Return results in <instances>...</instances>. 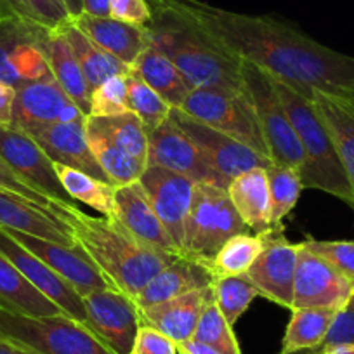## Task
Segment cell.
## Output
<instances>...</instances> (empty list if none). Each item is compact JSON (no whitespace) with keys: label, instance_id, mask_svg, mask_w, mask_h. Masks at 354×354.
Listing matches in <instances>:
<instances>
[{"label":"cell","instance_id":"6da1fadb","mask_svg":"<svg viewBox=\"0 0 354 354\" xmlns=\"http://www.w3.org/2000/svg\"><path fill=\"white\" fill-rule=\"evenodd\" d=\"M174 2L238 57L292 85L308 100L315 91L349 100L354 57L328 49L273 16L241 15L200 0Z\"/></svg>","mask_w":354,"mask_h":354},{"label":"cell","instance_id":"7a4b0ae2","mask_svg":"<svg viewBox=\"0 0 354 354\" xmlns=\"http://www.w3.org/2000/svg\"><path fill=\"white\" fill-rule=\"evenodd\" d=\"M71 230L75 243L93 259L117 290L136 299L142 288L170 262L185 254L167 252L139 240L115 217H94L77 205L53 207Z\"/></svg>","mask_w":354,"mask_h":354},{"label":"cell","instance_id":"3957f363","mask_svg":"<svg viewBox=\"0 0 354 354\" xmlns=\"http://www.w3.org/2000/svg\"><path fill=\"white\" fill-rule=\"evenodd\" d=\"M149 39L193 88H243V59L207 32L174 0H148Z\"/></svg>","mask_w":354,"mask_h":354},{"label":"cell","instance_id":"277c9868","mask_svg":"<svg viewBox=\"0 0 354 354\" xmlns=\"http://www.w3.org/2000/svg\"><path fill=\"white\" fill-rule=\"evenodd\" d=\"M273 84L304 149V165L299 170L302 188L328 193L354 210L353 189L328 129L313 101L274 77Z\"/></svg>","mask_w":354,"mask_h":354},{"label":"cell","instance_id":"5b68a950","mask_svg":"<svg viewBox=\"0 0 354 354\" xmlns=\"http://www.w3.org/2000/svg\"><path fill=\"white\" fill-rule=\"evenodd\" d=\"M0 339L37 354H115L91 326L68 315L28 316L2 306Z\"/></svg>","mask_w":354,"mask_h":354},{"label":"cell","instance_id":"8992f818","mask_svg":"<svg viewBox=\"0 0 354 354\" xmlns=\"http://www.w3.org/2000/svg\"><path fill=\"white\" fill-rule=\"evenodd\" d=\"M179 110L270 158L254 106L245 88H193Z\"/></svg>","mask_w":354,"mask_h":354},{"label":"cell","instance_id":"52a82bcc","mask_svg":"<svg viewBox=\"0 0 354 354\" xmlns=\"http://www.w3.org/2000/svg\"><path fill=\"white\" fill-rule=\"evenodd\" d=\"M248 233L247 224L234 209L227 189L196 185L185 227V255L212 261L230 238Z\"/></svg>","mask_w":354,"mask_h":354},{"label":"cell","instance_id":"ba28073f","mask_svg":"<svg viewBox=\"0 0 354 354\" xmlns=\"http://www.w3.org/2000/svg\"><path fill=\"white\" fill-rule=\"evenodd\" d=\"M243 88L254 106L270 158L277 165L301 170L304 149L274 88L273 77L262 68L243 61Z\"/></svg>","mask_w":354,"mask_h":354},{"label":"cell","instance_id":"9c48e42d","mask_svg":"<svg viewBox=\"0 0 354 354\" xmlns=\"http://www.w3.org/2000/svg\"><path fill=\"white\" fill-rule=\"evenodd\" d=\"M53 30L19 19H0V82L18 88L50 77L47 44Z\"/></svg>","mask_w":354,"mask_h":354},{"label":"cell","instance_id":"30bf717a","mask_svg":"<svg viewBox=\"0 0 354 354\" xmlns=\"http://www.w3.org/2000/svg\"><path fill=\"white\" fill-rule=\"evenodd\" d=\"M148 165H158L183 174L196 185H212L227 189L231 183L210 165L198 146L170 115L148 136Z\"/></svg>","mask_w":354,"mask_h":354},{"label":"cell","instance_id":"8fae6325","mask_svg":"<svg viewBox=\"0 0 354 354\" xmlns=\"http://www.w3.org/2000/svg\"><path fill=\"white\" fill-rule=\"evenodd\" d=\"M0 156L21 181L54 203L77 205L61 185L53 160L25 131L0 125Z\"/></svg>","mask_w":354,"mask_h":354},{"label":"cell","instance_id":"7c38bea8","mask_svg":"<svg viewBox=\"0 0 354 354\" xmlns=\"http://www.w3.org/2000/svg\"><path fill=\"white\" fill-rule=\"evenodd\" d=\"M84 306L87 326L115 354H131L139 326L142 325L141 309L134 299L117 288H106L85 295Z\"/></svg>","mask_w":354,"mask_h":354},{"label":"cell","instance_id":"4fadbf2b","mask_svg":"<svg viewBox=\"0 0 354 354\" xmlns=\"http://www.w3.org/2000/svg\"><path fill=\"white\" fill-rule=\"evenodd\" d=\"M301 243H292L283 230L264 231V248L255 259L247 277L259 295L270 299L281 308H294V283Z\"/></svg>","mask_w":354,"mask_h":354},{"label":"cell","instance_id":"5bb4252c","mask_svg":"<svg viewBox=\"0 0 354 354\" xmlns=\"http://www.w3.org/2000/svg\"><path fill=\"white\" fill-rule=\"evenodd\" d=\"M354 283L326 259L301 243L294 283V308H335L349 304Z\"/></svg>","mask_w":354,"mask_h":354},{"label":"cell","instance_id":"9a60e30c","mask_svg":"<svg viewBox=\"0 0 354 354\" xmlns=\"http://www.w3.org/2000/svg\"><path fill=\"white\" fill-rule=\"evenodd\" d=\"M170 117L188 134V138L198 146V149L209 160L210 165L217 172L223 174L224 177H227L230 181L233 177H236L238 174L247 172V170L255 169V167L268 169L273 163L268 156L254 151L247 145L231 138V136L223 134V132L202 124L196 118L186 115L179 108H172Z\"/></svg>","mask_w":354,"mask_h":354},{"label":"cell","instance_id":"2e32d148","mask_svg":"<svg viewBox=\"0 0 354 354\" xmlns=\"http://www.w3.org/2000/svg\"><path fill=\"white\" fill-rule=\"evenodd\" d=\"M156 216L169 231L177 250L185 254V227L196 183L183 174L158 165H148L139 179Z\"/></svg>","mask_w":354,"mask_h":354},{"label":"cell","instance_id":"e0dca14e","mask_svg":"<svg viewBox=\"0 0 354 354\" xmlns=\"http://www.w3.org/2000/svg\"><path fill=\"white\" fill-rule=\"evenodd\" d=\"M8 233L26 250L42 259L59 277L70 281L82 297L97 290L115 288L111 281L101 273L100 268L94 264L93 259L88 257L78 245L70 247V245L44 240V238L33 236V234L21 233V231H8Z\"/></svg>","mask_w":354,"mask_h":354},{"label":"cell","instance_id":"ac0fdd59","mask_svg":"<svg viewBox=\"0 0 354 354\" xmlns=\"http://www.w3.org/2000/svg\"><path fill=\"white\" fill-rule=\"evenodd\" d=\"M0 254L6 255L16 266V270L40 294H44L54 304L59 306L64 315L87 325V313H85L84 297L75 290L73 285L64 280L63 277H59L42 259H39L32 252L26 250L21 243H18L2 227H0Z\"/></svg>","mask_w":354,"mask_h":354},{"label":"cell","instance_id":"d6986e66","mask_svg":"<svg viewBox=\"0 0 354 354\" xmlns=\"http://www.w3.org/2000/svg\"><path fill=\"white\" fill-rule=\"evenodd\" d=\"M80 118H85V115L61 88L53 75L26 82L16 88L12 127L25 131L35 125L61 124Z\"/></svg>","mask_w":354,"mask_h":354},{"label":"cell","instance_id":"ffe728a7","mask_svg":"<svg viewBox=\"0 0 354 354\" xmlns=\"http://www.w3.org/2000/svg\"><path fill=\"white\" fill-rule=\"evenodd\" d=\"M85 118L61 122V124L35 125V127L25 129V132L30 138L35 139L37 145L54 163H63V165L82 170L101 181L110 183L106 174L97 163L93 149L88 146Z\"/></svg>","mask_w":354,"mask_h":354},{"label":"cell","instance_id":"44dd1931","mask_svg":"<svg viewBox=\"0 0 354 354\" xmlns=\"http://www.w3.org/2000/svg\"><path fill=\"white\" fill-rule=\"evenodd\" d=\"M214 299V288H200L158 304L141 309L142 323L165 333L177 346L188 342L195 335L202 313Z\"/></svg>","mask_w":354,"mask_h":354},{"label":"cell","instance_id":"7402d4cb","mask_svg":"<svg viewBox=\"0 0 354 354\" xmlns=\"http://www.w3.org/2000/svg\"><path fill=\"white\" fill-rule=\"evenodd\" d=\"M216 278L217 277L212 271L210 261L181 255L174 262H170L167 268H163L142 288L141 294L134 301L139 306V309L148 308V306L200 290V288L212 287Z\"/></svg>","mask_w":354,"mask_h":354},{"label":"cell","instance_id":"603a6c76","mask_svg":"<svg viewBox=\"0 0 354 354\" xmlns=\"http://www.w3.org/2000/svg\"><path fill=\"white\" fill-rule=\"evenodd\" d=\"M113 217L125 230L136 234L139 240L146 241L156 248H162V250L181 254L174 245L169 231L165 230L162 221L156 216L155 209L149 202V196L146 195L145 188L139 181L118 186L115 189Z\"/></svg>","mask_w":354,"mask_h":354},{"label":"cell","instance_id":"cb8c5ba5","mask_svg":"<svg viewBox=\"0 0 354 354\" xmlns=\"http://www.w3.org/2000/svg\"><path fill=\"white\" fill-rule=\"evenodd\" d=\"M0 227L77 247L73 233L57 216L30 200L0 189Z\"/></svg>","mask_w":354,"mask_h":354},{"label":"cell","instance_id":"d4e9b609","mask_svg":"<svg viewBox=\"0 0 354 354\" xmlns=\"http://www.w3.org/2000/svg\"><path fill=\"white\" fill-rule=\"evenodd\" d=\"M73 23L101 49L129 66H132L139 54L151 44L148 26L129 25L110 16L97 18L82 12L77 19H73Z\"/></svg>","mask_w":354,"mask_h":354},{"label":"cell","instance_id":"484cf974","mask_svg":"<svg viewBox=\"0 0 354 354\" xmlns=\"http://www.w3.org/2000/svg\"><path fill=\"white\" fill-rule=\"evenodd\" d=\"M227 195L241 221L255 233L273 230L271 227V196L268 172L262 167L247 170L233 177L227 186Z\"/></svg>","mask_w":354,"mask_h":354},{"label":"cell","instance_id":"4316f807","mask_svg":"<svg viewBox=\"0 0 354 354\" xmlns=\"http://www.w3.org/2000/svg\"><path fill=\"white\" fill-rule=\"evenodd\" d=\"M311 101L330 132L354 195V101L315 91Z\"/></svg>","mask_w":354,"mask_h":354},{"label":"cell","instance_id":"83f0119b","mask_svg":"<svg viewBox=\"0 0 354 354\" xmlns=\"http://www.w3.org/2000/svg\"><path fill=\"white\" fill-rule=\"evenodd\" d=\"M131 68L160 97L170 104V108H181L188 94L193 91L185 75L153 44H149L139 54Z\"/></svg>","mask_w":354,"mask_h":354},{"label":"cell","instance_id":"f1b7e54d","mask_svg":"<svg viewBox=\"0 0 354 354\" xmlns=\"http://www.w3.org/2000/svg\"><path fill=\"white\" fill-rule=\"evenodd\" d=\"M47 61H49L50 73L56 78L57 84L61 85V88L80 108L82 113L88 117L93 91L88 87L80 63H78L77 56L71 50L70 44L64 39L61 28L50 32L49 44H47Z\"/></svg>","mask_w":354,"mask_h":354},{"label":"cell","instance_id":"f546056e","mask_svg":"<svg viewBox=\"0 0 354 354\" xmlns=\"http://www.w3.org/2000/svg\"><path fill=\"white\" fill-rule=\"evenodd\" d=\"M0 306L28 316L64 315L59 306L40 294L9 261L0 254Z\"/></svg>","mask_w":354,"mask_h":354},{"label":"cell","instance_id":"4dcf8cb0","mask_svg":"<svg viewBox=\"0 0 354 354\" xmlns=\"http://www.w3.org/2000/svg\"><path fill=\"white\" fill-rule=\"evenodd\" d=\"M61 32H63L64 39L70 44L75 56H77L82 71H84L85 78H87V84L88 87H91V91H94L97 85L106 82L108 78L117 77V75H127L129 71H131V66H129V64L122 63L120 59L111 56L110 53L101 49L96 42H93V40L88 39V37L75 25L73 19L68 21L64 26H61Z\"/></svg>","mask_w":354,"mask_h":354},{"label":"cell","instance_id":"1f68e13d","mask_svg":"<svg viewBox=\"0 0 354 354\" xmlns=\"http://www.w3.org/2000/svg\"><path fill=\"white\" fill-rule=\"evenodd\" d=\"M335 308H297L285 328L281 349L278 354H295L318 349L335 318Z\"/></svg>","mask_w":354,"mask_h":354},{"label":"cell","instance_id":"d6a6232c","mask_svg":"<svg viewBox=\"0 0 354 354\" xmlns=\"http://www.w3.org/2000/svg\"><path fill=\"white\" fill-rule=\"evenodd\" d=\"M61 185L75 203L97 210L103 217L115 216V186L63 163H54Z\"/></svg>","mask_w":354,"mask_h":354},{"label":"cell","instance_id":"836d02e7","mask_svg":"<svg viewBox=\"0 0 354 354\" xmlns=\"http://www.w3.org/2000/svg\"><path fill=\"white\" fill-rule=\"evenodd\" d=\"M85 127L100 132L101 136L148 165V132L138 115L132 111L113 115V117H87Z\"/></svg>","mask_w":354,"mask_h":354},{"label":"cell","instance_id":"e575fe53","mask_svg":"<svg viewBox=\"0 0 354 354\" xmlns=\"http://www.w3.org/2000/svg\"><path fill=\"white\" fill-rule=\"evenodd\" d=\"M85 132H87L88 146L93 149L103 172L106 174L110 185L118 188V186L131 185V183L141 179L142 172L148 167L145 162L132 156L131 153L111 142L110 139L101 136L100 132L91 131L87 127H85Z\"/></svg>","mask_w":354,"mask_h":354},{"label":"cell","instance_id":"d590c367","mask_svg":"<svg viewBox=\"0 0 354 354\" xmlns=\"http://www.w3.org/2000/svg\"><path fill=\"white\" fill-rule=\"evenodd\" d=\"M264 248V233H240L230 238L210 261L216 277L245 274Z\"/></svg>","mask_w":354,"mask_h":354},{"label":"cell","instance_id":"8d00e7d4","mask_svg":"<svg viewBox=\"0 0 354 354\" xmlns=\"http://www.w3.org/2000/svg\"><path fill=\"white\" fill-rule=\"evenodd\" d=\"M268 185L271 196V227L283 230V219L295 209L301 196L302 183L297 169L271 163L268 169Z\"/></svg>","mask_w":354,"mask_h":354},{"label":"cell","instance_id":"74e56055","mask_svg":"<svg viewBox=\"0 0 354 354\" xmlns=\"http://www.w3.org/2000/svg\"><path fill=\"white\" fill-rule=\"evenodd\" d=\"M0 19H19L47 30L71 21L61 0H0Z\"/></svg>","mask_w":354,"mask_h":354},{"label":"cell","instance_id":"f35d334b","mask_svg":"<svg viewBox=\"0 0 354 354\" xmlns=\"http://www.w3.org/2000/svg\"><path fill=\"white\" fill-rule=\"evenodd\" d=\"M127 106L129 111L138 115L148 136L162 125L172 111L170 104L160 97L132 68L127 75Z\"/></svg>","mask_w":354,"mask_h":354},{"label":"cell","instance_id":"ab89813d","mask_svg":"<svg viewBox=\"0 0 354 354\" xmlns=\"http://www.w3.org/2000/svg\"><path fill=\"white\" fill-rule=\"evenodd\" d=\"M214 299H216L217 308L221 309L223 316L231 326L240 319L259 295L257 288L250 281V278L245 274H231V277H217L214 280Z\"/></svg>","mask_w":354,"mask_h":354},{"label":"cell","instance_id":"60d3db41","mask_svg":"<svg viewBox=\"0 0 354 354\" xmlns=\"http://www.w3.org/2000/svg\"><path fill=\"white\" fill-rule=\"evenodd\" d=\"M192 340L207 344L219 354H241L233 326L226 322L216 301L207 304Z\"/></svg>","mask_w":354,"mask_h":354},{"label":"cell","instance_id":"b9f144b4","mask_svg":"<svg viewBox=\"0 0 354 354\" xmlns=\"http://www.w3.org/2000/svg\"><path fill=\"white\" fill-rule=\"evenodd\" d=\"M129 75V73H127ZM127 75H117L97 85L91 94L88 117H113L129 111Z\"/></svg>","mask_w":354,"mask_h":354},{"label":"cell","instance_id":"7bdbcfd3","mask_svg":"<svg viewBox=\"0 0 354 354\" xmlns=\"http://www.w3.org/2000/svg\"><path fill=\"white\" fill-rule=\"evenodd\" d=\"M309 250L316 252L330 262L339 273L354 283V240H309L302 241Z\"/></svg>","mask_w":354,"mask_h":354},{"label":"cell","instance_id":"ee69618b","mask_svg":"<svg viewBox=\"0 0 354 354\" xmlns=\"http://www.w3.org/2000/svg\"><path fill=\"white\" fill-rule=\"evenodd\" d=\"M342 346H354V308L351 304H346L337 311L322 346L318 349L309 351V353L319 354L323 351Z\"/></svg>","mask_w":354,"mask_h":354},{"label":"cell","instance_id":"f6af8a7d","mask_svg":"<svg viewBox=\"0 0 354 354\" xmlns=\"http://www.w3.org/2000/svg\"><path fill=\"white\" fill-rule=\"evenodd\" d=\"M131 354H179V346L160 330L142 323Z\"/></svg>","mask_w":354,"mask_h":354},{"label":"cell","instance_id":"bcb514c9","mask_svg":"<svg viewBox=\"0 0 354 354\" xmlns=\"http://www.w3.org/2000/svg\"><path fill=\"white\" fill-rule=\"evenodd\" d=\"M0 189H2V192L15 193V195L21 196V198L25 200H30V202L37 203V205H40L42 209L49 210V212H53V207L56 205L53 200H49L47 196H44L42 193H39L37 189H33L32 186L26 185L25 181H21V179L12 172V169L6 163V160L2 158V156H0Z\"/></svg>","mask_w":354,"mask_h":354},{"label":"cell","instance_id":"7dc6e473","mask_svg":"<svg viewBox=\"0 0 354 354\" xmlns=\"http://www.w3.org/2000/svg\"><path fill=\"white\" fill-rule=\"evenodd\" d=\"M110 18L129 25L148 26L153 9L148 0H110Z\"/></svg>","mask_w":354,"mask_h":354},{"label":"cell","instance_id":"c3c4849f","mask_svg":"<svg viewBox=\"0 0 354 354\" xmlns=\"http://www.w3.org/2000/svg\"><path fill=\"white\" fill-rule=\"evenodd\" d=\"M16 103V87L0 82V125L12 127V117H15Z\"/></svg>","mask_w":354,"mask_h":354},{"label":"cell","instance_id":"681fc988","mask_svg":"<svg viewBox=\"0 0 354 354\" xmlns=\"http://www.w3.org/2000/svg\"><path fill=\"white\" fill-rule=\"evenodd\" d=\"M84 15L108 18L110 16V0H84Z\"/></svg>","mask_w":354,"mask_h":354},{"label":"cell","instance_id":"f907efd6","mask_svg":"<svg viewBox=\"0 0 354 354\" xmlns=\"http://www.w3.org/2000/svg\"><path fill=\"white\" fill-rule=\"evenodd\" d=\"M181 349H185L186 353L189 354H219L216 349H212V347H209L207 344H202V342H196V340H188V342L181 344Z\"/></svg>","mask_w":354,"mask_h":354},{"label":"cell","instance_id":"816d5d0a","mask_svg":"<svg viewBox=\"0 0 354 354\" xmlns=\"http://www.w3.org/2000/svg\"><path fill=\"white\" fill-rule=\"evenodd\" d=\"M0 354H37L33 351L25 349L21 346H16V344L9 342V340L0 339Z\"/></svg>","mask_w":354,"mask_h":354},{"label":"cell","instance_id":"f5cc1de1","mask_svg":"<svg viewBox=\"0 0 354 354\" xmlns=\"http://www.w3.org/2000/svg\"><path fill=\"white\" fill-rule=\"evenodd\" d=\"M71 19H77L84 12V0H61Z\"/></svg>","mask_w":354,"mask_h":354},{"label":"cell","instance_id":"db71d44e","mask_svg":"<svg viewBox=\"0 0 354 354\" xmlns=\"http://www.w3.org/2000/svg\"><path fill=\"white\" fill-rule=\"evenodd\" d=\"M319 354H354V346H342V347H333V349L323 351Z\"/></svg>","mask_w":354,"mask_h":354},{"label":"cell","instance_id":"11a10c76","mask_svg":"<svg viewBox=\"0 0 354 354\" xmlns=\"http://www.w3.org/2000/svg\"><path fill=\"white\" fill-rule=\"evenodd\" d=\"M349 100H351V101H354V85H353V88H351V96H349Z\"/></svg>","mask_w":354,"mask_h":354},{"label":"cell","instance_id":"9f6ffc18","mask_svg":"<svg viewBox=\"0 0 354 354\" xmlns=\"http://www.w3.org/2000/svg\"><path fill=\"white\" fill-rule=\"evenodd\" d=\"M349 304L353 306V308H354V292H353V295H351V301H349Z\"/></svg>","mask_w":354,"mask_h":354},{"label":"cell","instance_id":"6f0895ef","mask_svg":"<svg viewBox=\"0 0 354 354\" xmlns=\"http://www.w3.org/2000/svg\"><path fill=\"white\" fill-rule=\"evenodd\" d=\"M179 354H189V353H186L185 349H181V347H179Z\"/></svg>","mask_w":354,"mask_h":354}]
</instances>
